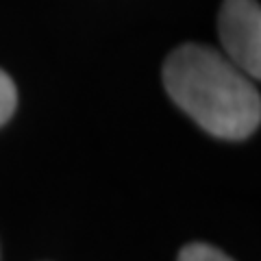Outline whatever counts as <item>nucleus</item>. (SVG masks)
Masks as SVG:
<instances>
[{"instance_id": "1", "label": "nucleus", "mask_w": 261, "mask_h": 261, "mask_svg": "<svg viewBox=\"0 0 261 261\" xmlns=\"http://www.w3.org/2000/svg\"><path fill=\"white\" fill-rule=\"evenodd\" d=\"M163 85L196 124L220 140H246L259 126V89L222 50L178 46L163 63Z\"/></svg>"}, {"instance_id": "2", "label": "nucleus", "mask_w": 261, "mask_h": 261, "mask_svg": "<svg viewBox=\"0 0 261 261\" xmlns=\"http://www.w3.org/2000/svg\"><path fill=\"white\" fill-rule=\"evenodd\" d=\"M222 53L252 81L261 76V9L257 0H224L218 15Z\"/></svg>"}, {"instance_id": "3", "label": "nucleus", "mask_w": 261, "mask_h": 261, "mask_svg": "<svg viewBox=\"0 0 261 261\" xmlns=\"http://www.w3.org/2000/svg\"><path fill=\"white\" fill-rule=\"evenodd\" d=\"M178 261H233V259L224 255L220 248H214L202 242H194V244H187L185 248H181Z\"/></svg>"}, {"instance_id": "4", "label": "nucleus", "mask_w": 261, "mask_h": 261, "mask_svg": "<svg viewBox=\"0 0 261 261\" xmlns=\"http://www.w3.org/2000/svg\"><path fill=\"white\" fill-rule=\"evenodd\" d=\"M15 105H18V92H15V85L9 79V74L0 70V126H3L5 122H9V118L15 111Z\"/></svg>"}]
</instances>
